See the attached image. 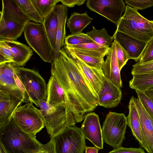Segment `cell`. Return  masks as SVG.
Listing matches in <instances>:
<instances>
[{
    "label": "cell",
    "mask_w": 153,
    "mask_h": 153,
    "mask_svg": "<svg viewBox=\"0 0 153 153\" xmlns=\"http://www.w3.org/2000/svg\"><path fill=\"white\" fill-rule=\"evenodd\" d=\"M33 103L29 102L19 106L12 116L22 130L36 137V134L44 127L45 125L40 109L35 107Z\"/></svg>",
    "instance_id": "cell-8"
},
{
    "label": "cell",
    "mask_w": 153,
    "mask_h": 153,
    "mask_svg": "<svg viewBox=\"0 0 153 153\" xmlns=\"http://www.w3.org/2000/svg\"><path fill=\"white\" fill-rule=\"evenodd\" d=\"M37 153H56L53 137H51L47 143L42 144L41 149Z\"/></svg>",
    "instance_id": "cell-40"
},
{
    "label": "cell",
    "mask_w": 153,
    "mask_h": 153,
    "mask_svg": "<svg viewBox=\"0 0 153 153\" xmlns=\"http://www.w3.org/2000/svg\"><path fill=\"white\" fill-rule=\"evenodd\" d=\"M127 125V117L124 114L110 112L102 129L103 141L114 149L122 147Z\"/></svg>",
    "instance_id": "cell-9"
},
{
    "label": "cell",
    "mask_w": 153,
    "mask_h": 153,
    "mask_svg": "<svg viewBox=\"0 0 153 153\" xmlns=\"http://www.w3.org/2000/svg\"><path fill=\"white\" fill-rule=\"evenodd\" d=\"M86 34L94 42L108 47L111 45L114 40L112 36H111L108 34L105 28L97 30L93 26L92 30L87 32Z\"/></svg>",
    "instance_id": "cell-28"
},
{
    "label": "cell",
    "mask_w": 153,
    "mask_h": 153,
    "mask_svg": "<svg viewBox=\"0 0 153 153\" xmlns=\"http://www.w3.org/2000/svg\"><path fill=\"white\" fill-rule=\"evenodd\" d=\"M87 1L86 0H61L60 2L62 4L67 7H72L76 5H81Z\"/></svg>",
    "instance_id": "cell-41"
},
{
    "label": "cell",
    "mask_w": 153,
    "mask_h": 153,
    "mask_svg": "<svg viewBox=\"0 0 153 153\" xmlns=\"http://www.w3.org/2000/svg\"><path fill=\"white\" fill-rule=\"evenodd\" d=\"M112 36L126 51L129 59H133L136 62L138 61L147 42L116 30Z\"/></svg>",
    "instance_id": "cell-15"
},
{
    "label": "cell",
    "mask_w": 153,
    "mask_h": 153,
    "mask_svg": "<svg viewBox=\"0 0 153 153\" xmlns=\"http://www.w3.org/2000/svg\"><path fill=\"white\" fill-rule=\"evenodd\" d=\"M99 149L95 146L94 147L86 146L85 153H98Z\"/></svg>",
    "instance_id": "cell-42"
},
{
    "label": "cell",
    "mask_w": 153,
    "mask_h": 153,
    "mask_svg": "<svg viewBox=\"0 0 153 153\" xmlns=\"http://www.w3.org/2000/svg\"><path fill=\"white\" fill-rule=\"evenodd\" d=\"M16 66L12 62L0 64V71L10 77L14 78Z\"/></svg>",
    "instance_id": "cell-38"
},
{
    "label": "cell",
    "mask_w": 153,
    "mask_h": 153,
    "mask_svg": "<svg viewBox=\"0 0 153 153\" xmlns=\"http://www.w3.org/2000/svg\"><path fill=\"white\" fill-rule=\"evenodd\" d=\"M23 101L14 95L0 88V127L9 121Z\"/></svg>",
    "instance_id": "cell-17"
},
{
    "label": "cell",
    "mask_w": 153,
    "mask_h": 153,
    "mask_svg": "<svg viewBox=\"0 0 153 153\" xmlns=\"http://www.w3.org/2000/svg\"><path fill=\"white\" fill-rule=\"evenodd\" d=\"M0 153H7L1 144H0Z\"/></svg>",
    "instance_id": "cell-44"
},
{
    "label": "cell",
    "mask_w": 153,
    "mask_h": 153,
    "mask_svg": "<svg viewBox=\"0 0 153 153\" xmlns=\"http://www.w3.org/2000/svg\"><path fill=\"white\" fill-rule=\"evenodd\" d=\"M108 153H145L140 148H125L122 147L114 148Z\"/></svg>",
    "instance_id": "cell-39"
},
{
    "label": "cell",
    "mask_w": 153,
    "mask_h": 153,
    "mask_svg": "<svg viewBox=\"0 0 153 153\" xmlns=\"http://www.w3.org/2000/svg\"><path fill=\"white\" fill-rule=\"evenodd\" d=\"M130 88L144 91L153 88V73L133 76L129 82Z\"/></svg>",
    "instance_id": "cell-25"
},
{
    "label": "cell",
    "mask_w": 153,
    "mask_h": 153,
    "mask_svg": "<svg viewBox=\"0 0 153 153\" xmlns=\"http://www.w3.org/2000/svg\"><path fill=\"white\" fill-rule=\"evenodd\" d=\"M93 19L88 16L87 12L82 13L74 12L67 20V27L71 34H79L82 33Z\"/></svg>",
    "instance_id": "cell-23"
},
{
    "label": "cell",
    "mask_w": 153,
    "mask_h": 153,
    "mask_svg": "<svg viewBox=\"0 0 153 153\" xmlns=\"http://www.w3.org/2000/svg\"><path fill=\"white\" fill-rule=\"evenodd\" d=\"M128 5L137 10H143L153 6V0H125Z\"/></svg>",
    "instance_id": "cell-37"
},
{
    "label": "cell",
    "mask_w": 153,
    "mask_h": 153,
    "mask_svg": "<svg viewBox=\"0 0 153 153\" xmlns=\"http://www.w3.org/2000/svg\"><path fill=\"white\" fill-rule=\"evenodd\" d=\"M81 128L86 139L99 149L103 148L102 129L97 114L92 112L86 114Z\"/></svg>",
    "instance_id": "cell-13"
},
{
    "label": "cell",
    "mask_w": 153,
    "mask_h": 153,
    "mask_svg": "<svg viewBox=\"0 0 153 153\" xmlns=\"http://www.w3.org/2000/svg\"><path fill=\"white\" fill-rule=\"evenodd\" d=\"M153 60V38L147 42L138 62L136 63L143 64Z\"/></svg>",
    "instance_id": "cell-34"
},
{
    "label": "cell",
    "mask_w": 153,
    "mask_h": 153,
    "mask_svg": "<svg viewBox=\"0 0 153 153\" xmlns=\"http://www.w3.org/2000/svg\"><path fill=\"white\" fill-rule=\"evenodd\" d=\"M29 45L44 62L52 63L53 51L44 25L30 22L23 31Z\"/></svg>",
    "instance_id": "cell-6"
},
{
    "label": "cell",
    "mask_w": 153,
    "mask_h": 153,
    "mask_svg": "<svg viewBox=\"0 0 153 153\" xmlns=\"http://www.w3.org/2000/svg\"><path fill=\"white\" fill-rule=\"evenodd\" d=\"M0 144L7 153H37L42 144L36 137L22 130L12 116L0 127Z\"/></svg>",
    "instance_id": "cell-2"
},
{
    "label": "cell",
    "mask_w": 153,
    "mask_h": 153,
    "mask_svg": "<svg viewBox=\"0 0 153 153\" xmlns=\"http://www.w3.org/2000/svg\"><path fill=\"white\" fill-rule=\"evenodd\" d=\"M23 12L36 23L43 24L44 19L39 14L31 0H15Z\"/></svg>",
    "instance_id": "cell-26"
},
{
    "label": "cell",
    "mask_w": 153,
    "mask_h": 153,
    "mask_svg": "<svg viewBox=\"0 0 153 153\" xmlns=\"http://www.w3.org/2000/svg\"><path fill=\"white\" fill-rule=\"evenodd\" d=\"M94 42L86 33L82 32L75 35H69L66 37L65 41V46L68 47Z\"/></svg>",
    "instance_id": "cell-31"
},
{
    "label": "cell",
    "mask_w": 153,
    "mask_h": 153,
    "mask_svg": "<svg viewBox=\"0 0 153 153\" xmlns=\"http://www.w3.org/2000/svg\"><path fill=\"white\" fill-rule=\"evenodd\" d=\"M15 72L24 85L30 102L39 107L40 103L46 102L47 85L38 71L16 66Z\"/></svg>",
    "instance_id": "cell-5"
},
{
    "label": "cell",
    "mask_w": 153,
    "mask_h": 153,
    "mask_svg": "<svg viewBox=\"0 0 153 153\" xmlns=\"http://www.w3.org/2000/svg\"><path fill=\"white\" fill-rule=\"evenodd\" d=\"M106 56V59L102 67L103 73L107 79L121 88L123 87V83L120 76V70L116 55L114 40Z\"/></svg>",
    "instance_id": "cell-16"
},
{
    "label": "cell",
    "mask_w": 153,
    "mask_h": 153,
    "mask_svg": "<svg viewBox=\"0 0 153 153\" xmlns=\"http://www.w3.org/2000/svg\"><path fill=\"white\" fill-rule=\"evenodd\" d=\"M139 114L143 137L148 153H153V120L138 98L132 96Z\"/></svg>",
    "instance_id": "cell-14"
},
{
    "label": "cell",
    "mask_w": 153,
    "mask_h": 153,
    "mask_svg": "<svg viewBox=\"0 0 153 153\" xmlns=\"http://www.w3.org/2000/svg\"><path fill=\"white\" fill-rule=\"evenodd\" d=\"M54 10L56 13L58 19V24L56 34V44L53 53V61L59 56L60 51L65 46V41L66 37L65 25L68 9L63 4H56Z\"/></svg>",
    "instance_id": "cell-19"
},
{
    "label": "cell",
    "mask_w": 153,
    "mask_h": 153,
    "mask_svg": "<svg viewBox=\"0 0 153 153\" xmlns=\"http://www.w3.org/2000/svg\"><path fill=\"white\" fill-rule=\"evenodd\" d=\"M138 97L147 113L153 120V101L144 91L135 90Z\"/></svg>",
    "instance_id": "cell-32"
},
{
    "label": "cell",
    "mask_w": 153,
    "mask_h": 153,
    "mask_svg": "<svg viewBox=\"0 0 153 153\" xmlns=\"http://www.w3.org/2000/svg\"><path fill=\"white\" fill-rule=\"evenodd\" d=\"M86 4L90 10L104 16L116 25L126 9L123 0H88Z\"/></svg>",
    "instance_id": "cell-11"
},
{
    "label": "cell",
    "mask_w": 153,
    "mask_h": 153,
    "mask_svg": "<svg viewBox=\"0 0 153 153\" xmlns=\"http://www.w3.org/2000/svg\"><path fill=\"white\" fill-rule=\"evenodd\" d=\"M56 153H83L85 137L81 128L68 127L53 137Z\"/></svg>",
    "instance_id": "cell-10"
},
{
    "label": "cell",
    "mask_w": 153,
    "mask_h": 153,
    "mask_svg": "<svg viewBox=\"0 0 153 153\" xmlns=\"http://www.w3.org/2000/svg\"><path fill=\"white\" fill-rule=\"evenodd\" d=\"M13 62V58L8 45L3 39H0V64Z\"/></svg>",
    "instance_id": "cell-33"
},
{
    "label": "cell",
    "mask_w": 153,
    "mask_h": 153,
    "mask_svg": "<svg viewBox=\"0 0 153 153\" xmlns=\"http://www.w3.org/2000/svg\"><path fill=\"white\" fill-rule=\"evenodd\" d=\"M4 40L12 53L13 63L17 67L25 65L33 54L32 49L27 45L17 41Z\"/></svg>",
    "instance_id": "cell-20"
},
{
    "label": "cell",
    "mask_w": 153,
    "mask_h": 153,
    "mask_svg": "<svg viewBox=\"0 0 153 153\" xmlns=\"http://www.w3.org/2000/svg\"><path fill=\"white\" fill-rule=\"evenodd\" d=\"M66 46L89 66L98 69H102L105 61L104 58L97 57L88 55L82 53L75 48Z\"/></svg>",
    "instance_id": "cell-29"
},
{
    "label": "cell",
    "mask_w": 153,
    "mask_h": 153,
    "mask_svg": "<svg viewBox=\"0 0 153 153\" xmlns=\"http://www.w3.org/2000/svg\"><path fill=\"white\" fill-rule=\"evenodd\" d=\"M69 47L90 51H98L107 54L110 47L99 45L95 42L79 44Z\"/></svg>",
    "instance_id": "cell-35"
},
{
    "label": "cell",
    "mask_w": 153,
    "mask_h": 153,
    "mask_svg": "<svg viewBox=\"0 0 153 153\" xmlns=\"http://www.w3.org/2000/svg\"><path fill=\"white\" fill-rule=\"evenodd\" d=\"M116 53L120 70L126 64L129 58L128 54L123 48L115 40Z\"/></svg>",
    "instance_id": "cell-36"
},
{
    "label": "cell",
    "mask_w": 153,
    "mask_h": 153,
    "mask_svg": "<svg viewBox=\"0 0 153 153\" xmlns=\"http://www.w3.org/2000/svg\"><path fill=\"white\" fill-rule=\"evenodd\" d=\"M129 113L127 117V125L141 147L146 149L143 137L139 117L135 103L131 97L128 106Z\"/></svg>",
    "instance_id": "cell-22"
},
{
    "label": "cell",
    "mask_w": 153,
    "mask_h": 153,
    "mask_svg": "<svg viewBox=\"0 0 153 153\" xmlns=\"http://www.w3.org/2000/svg\"><path fill=\"white\" fill-rule=\"evenodd\" d=\"M46 103L50 107L65 106L64 91L54 77L51 75L47 85Z\"/></svg>",
    "instance_id": "cell-21"
},
{
    "label": "cell",
    "mask_w": 153,
    "mask_h": 153,
    "mask_svg": "<svg viewBox=\"0 0 153 153\" xmlns=\"http://www.w3.org/2000/svg\"><path fill=\"white\" fill-rule=\"evenodd\" d=\"M59 53L52 62L51 74L64 91L66 111L76 123L81 122L98 105V96L65 47Z\"/></svg>",
    "instance_id": "cell-1"
},
{
    "label": "cell",
    "mask_w": 153,
    "mask_h": 153,
    "mask_svg": "<svg viewBox=\"0 0 153 153\" xmlns=\"http://www.w3.org/2000/svg\"><path fill=\"white\" fill-rule=\"evenodd\" d=\"M0 88L13 94L23 101V96L17 85L14 78L0 71Z\"/></svg>",
    "instance_id": "cell-27"
},
{
    "label": "cell",
    "mask_w": 153,
    "mask_h": 153,
    "mask_svg": "<svg viewBox=\"0 0 153 153\" xmlns=\"http://www.w3.org/2000/svg\"><path fill=\"white\" fill-rule=\"evenodd\" d=\"M144 92L153 101V88L146 90Z\"/></svg>",
    "instance_id": "cell-43"
},
{
    "label": "cell",
    "mask_w": 153,
    "mask_h": 153,
    "mask_svg": "<svg viewBox=\"0 0 153 153\" xmlns=\"http://www.w3.org/2000/svg\"><path fill=\"white\" fill-rule=\"evenodd\" d=\"M104 86L98 95V105L106 108L115 107L120 102L122 97L120 88L105 77Z\"/></svg>",
    "instance_id": "cell-18"
},
{
    "label": "cell",
    "mask_w": 153,
    "mask_h": 153,
    "mask_svg": "<svg viewBox=\"0 0 153 153\" xmlns=\"http://www.w3.org/2000/svg\"><path fill=\"white\" fill-rule=\"evenodd\" d=\"M64 47L69 55L89 82L98 96L104 86V81L105 77L102 69H98L89 66L65 46Z\"/></svg>",
    "instance_id": "cell-12"
},
{
    "label": "cell",
    "mask_w": 153,
    "mask_h": 153,
    "mask_svg": "<svg viewBox=\"0 0 153 153\" xmlns=\"http://www.w3.org/2000/svg\"><path fill=\"white\" fill-rule=\"evenodd\" d=\"M0 11V39L16 41L30 21L15 0H2Z\"/></svg>",
    "instance_id": "cell-3"
},
{
    "label": "cell",
    "mask_w": 153,
    "mask_h": 153,
    "mask_svg": "<svg viewBox=\"0 0 153 153\" xmlns=\"http://www.w3.org/2000/svg\"><path fill=\"white\" fill-rule=\"evenodd\" d=\"M40 15L44 18L61 0H31Z\"/></svg>",
    "instance_id": "cell-30"
},
{
    "label": "cell",
    "mask_w": 153,
    "mask_h": 153,
    "mask_svg": "<svg viewBox=\"0 0 153 153\" xmlns=\"http://www.w3.org/2000/svg\"><path fill=\"white\" fill-rule=\"evenodd\" d=\"M116 31L147 42L153 38V21L142 16L137 10L127 5Z\"/></svg>",
    "instance_id": "cell-4"
},
{
    "label": "cell",
    "mask_w": 153,
    "mask_h": 153,
    "mask_svg": "<svg viewBox=\"0 0 153 153\" xmlns=\"http://www.w3.org/2000/svg\"><path fill=\"white\" fill-rule=\"evenodd\" d=\"M58 24L57 15L53 9L49 14L44 18L43 23L53 53L56 46Z\"/></svg>",
    "instance_id": "cell-24"
},
{
    "label": "cell",
    "mask_w": 153,
    "mask_h": 153,
    "mask_svg": "<svg viewBox=\"0 0 153 153\" xmlns=\"http://www.w3.org/2000/svg\"><path fill=\"white\" fill-rule=\"evenodd\" d=\"M39 107L45 126L51 137H53L68 127L75 126L76 123L66 111L65 106H49L46 102L40 103Z\"/></svg>",
    "instance_id": "cell-7"
}]
</instances>
